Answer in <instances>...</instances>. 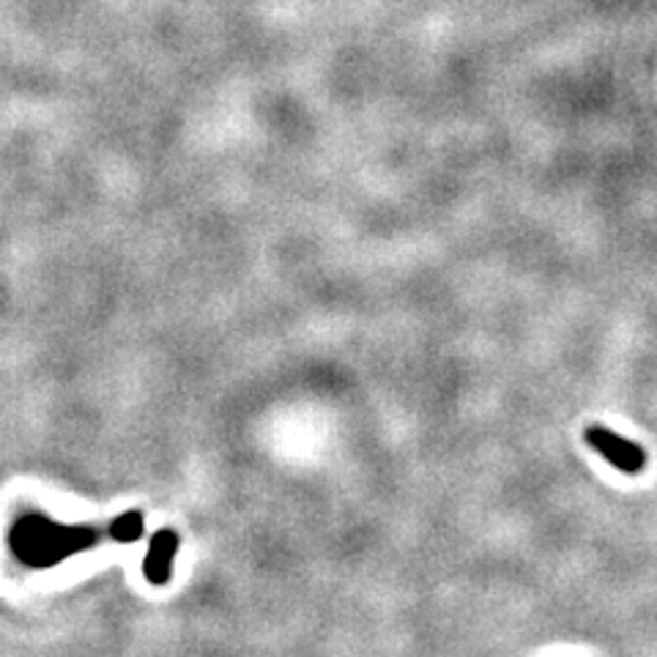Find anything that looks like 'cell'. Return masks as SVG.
<instances>
[{
    "label": "cell",
    "instance_id": "3",
    "mask_svg": "<svg viewBox=\"0 0 657 657\" xmlns=\"http://www.w3.org/2000/svg\"><path fill=\"white\" fill-rule=\"evenodd\" d=\"M178 543H181V540H178V534L173 532V529H160V532L151 538L143 570L146 578H149L154 586H165V583L170 581V567L178 554Z\"/></svg>",
    "mask_w": 657,
    "mask_h": 657
},
{
    "label": "cell",
    "instance_id": "1",
    "mask_svg": "<svg viewBox=\"0 0 657 657\" xmlns=\"http://www.w3.org/2000/svg\"><path fill=\"white\" fill-rule=\"evenodd\" d=\"M143 534V513H124L121 518L102 526H61L41 515L20 520L12 532V548L20 561L34 567H50L72 554L93 548L104 540L115 543H135Z\"/></svg>",
    "mask_w": 657,
    "mask_h": 657
},
{
    "label": "cell",
    "instance_id": "2",
    "mask_svg": "<svg viewBox=\"0 0 657 657\" xmlns=\"http://www.w3.org/2000/svg\"><path fill=\"white\" fill-rule=\"evenodd\" d=\"M586 444L601 452L608 464L622 471V475H639V471H644L646 452L641 450L639 444H633V441L611 433V430L603 428V425H595V428L586 430Z\"/></svg>",
    "mask_w": 657,
    "mask_h": 657
}]
</instances>
